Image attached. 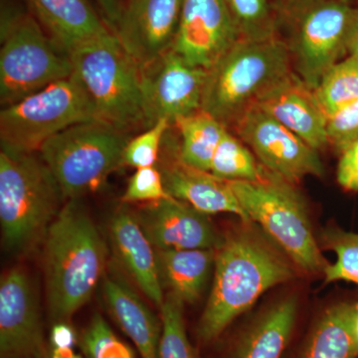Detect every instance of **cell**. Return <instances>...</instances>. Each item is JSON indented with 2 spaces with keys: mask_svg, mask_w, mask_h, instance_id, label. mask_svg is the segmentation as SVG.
<instances>
[{
  "mask_svg": "<svg viewBox=\"0 0 358 358\" xmlns=\"http://www.w3.org/2000/svg\"><path fill=\"white\" fill-rule=\"evenodd\" d=\"M70 55L29 14L4 13L1 18L0 102H20L49 85L72 76Z\"/></svg>",
  "mask_w": 358,
  "mask_h": 358,
  "instance_id": "9c48e42d",
  "label": "cell"
},
{
  "mask_svg": "<svg viewBox=\"0 0 358 358\" xmlns=\"http://www.w3.org/2000/svg\"><path fill=\"white\" fill-rule=\"evenodd\" d=\"M257 106L317 152L329 147V117L320 108L313 90L296 73L271 90Z\"/></svg>",
  "mask_w": 358,
  "mask_h": 358,
  "instance_id": "e0dca14e",
  "label": "cell"
},
{
  "mask_svg": "<svg viewBox=\"0 0 358 358\" xmlns=\"http://www.w3.org/2000/svg\"><path fill=\"white\" fill-rule=\"evenodd\" d=\"M171 126L167 120H159L154 126L129 140L122 155L124 166L136 169L157 166L162 141Z\"/></svg>",
  "mask_w": 358,
  "mask_h": 358,
  "instance_id": "1f68e13d",
  "label": "cell"
},
{
  "mask_svg": "<svg viewBox=\"0 0 358 358\" xmlns=\"http://www.w3.org/2000/svg\"><path fill=\"white\" fill-rule=\"evenodd\" d=\"M182 303L173 294L167 293L160 307L162 336L160 358H200L186 334Z\"/></svg>",
  "mask_w": 358,
  "mask_h": 358,
  "instance_id": "f1b7e54d",
  "label": "cell"
},
{
  "mask_svg": "<svg viewBox=\"0 0 358 358\" xmlns=\"http://www.w3.org/2000/svg\"><path fill=\"white\" fill-rule=\"evenodd\" d=\"M73 74L93 103L98 121L128 133L150 128L143 71L112 30L69 52Z\"/></svg>",
  "mask_w": 358,
  "mask_h": 358,
  "instance_id": "5b68a950",
  "label": "cell"
},
{
  "mask_svg": "<svg viewBox=\"0 0 358 358\" xmlns=\"http://www.w3.org/2000/svg\"><path fill=\"white\" fill-rule=\"evenodd\" d=\"M229 183L250 221L258 223L296 267L310 275L324 273L329 262L315 241L307 206L294 185L268 171L260 181Z\"/></svg>",
  "mask_w": 358,
  "mask_h": 358,
  "instance_id": "52a82bcc",
  "label": "cell"
},
{
  "mask_svg": "<svg viewBox=\"0 0 358 358\" xmlns=\"http://www.w3.org/2000/svg\"><path fill=\"white\" fill-rule=\"evenodd\" d=\"M171 197L164 188V179L157 166L136 169L129 179L122 200L126 203H152Z\"/></svg>",
  "mask_w": 358,
  "mask_h": 358,
  "instance_id": "d6a6232c",
  "label": "cell"
},
{
  "mask_svg": "<svg viewBox=\"0 0 358 358\" xmlns=\"http://www.w3.org/2000/svg\"><path fill=\"white\" fill-rule=\"evenodd\" d=\"M127 133L100 121L82 122L46 141L39 155L57 179L66 201L100 189L124 166Z\"/></svg>",
  "mask_w": 358,
  "mask_h": 358,
  "instance_id": "ba28073f",
  "label": "cell"
},
{
  "mask_svg": "<svg viewBox=\"0 0 358 358\" xmlns=\"http://www.w3.org/2000/svg\"><path fill=\"white\" fill-rule=\"evenodd\" d=\"M240 38L260 41L279 36L277 11L270 0H224Z\"/></svg>",
  "mask_w": 358,
  "mask_h": 358,
  "instance_id": "83f0119b",
  "label": "cell"
},
{
  "mask_svg": "<svg viewBox=\"0 0 358 358\" xmlns=\"http://www.w3.org/2000/svg\"><path fill=\"white\" fill-rule=\"evenodd\" d=\"M350 326H352L353 336H355V341H357L358 346V303H352V315H350Z\"/></svg>",
  "mask_w": 358,
  "mask_h": 358,
  "instance_id": "f35d334b",
  "label": "cell"
},
{
  "mask_svg": "<svg viewBox=\"0 0 358 358\" xmlns=\"http://www.w3.org/2000/svg\"><path fill=\"white\" fill-rule=\"evenodd\" d=\"M65 197L57 179L35 154L0 152V224L3 246L23 255L44 242Z\"/></svg>",
  "mask_w": 358,
  "mask_h": 358,
  "instance_id": "277c9868",
  "label": "cell"
},
{
  "mask_svg": "<svg viewBox=\"0 0 358 358\" xmlns=\"http://www.w3.org/2000/svg\"><path fill=\"white\" fill-rule=\"evenodd\" d=\"M174 127L180 136L178 155L181 162L210 173L212 159L228 129L203 110L179 119Z\"/></svg>",
  "mask_w": 358,
  "mask_h": 358,
  "instance_id": "d4e9b609",
  "label": "cell"
},
{
  "mask_svg": "<svg viewBox=\"0 0 358 358\" xmlns=\"http://www.w3.org/2000/svg\"><path fill=\"white\" fill-rule=\"evenodd\" d=\"M352 303L327 308L315 322L299 358H357L358 346L350 326Z\"/></svg>",
  "mask_w": 358,
  "mask_h": 358,
  "instance_id": "cb8c5ba5",
  "label": "cell"
},
{
  "mask_svg": "<svg viewBox=\"0 0 358 358\" xmlns=\"http://www.w3.org/2000/svg\"><path fill=\"white\" fill-rule=\"evenodd\" d=\"M240 39L224 0H183L173 50L188 64L209 70Z\"/></svg>",
  "mask_w": 358,
  "mask_h": 358,
  "instance_id": "9a60e30c",
  "label": "cell"
},
{
  "mask_svg": "<svg viewBox=\"0 0 358 358\" xmlns=\"http://www.w3.org/2000/svg\"><path fill=\"white\" fill-rule=\"evenodd\" d=\"M278 35L288 46L294 72L315 90L345 55L352 0H275Z\"/></svg>",
  "mask_w": 358,
  "mask_h": 358,
  "instance_id": "8992f818",
  "label": "cell"
},
{
  "mask_svg": "<svg viewBox=\"0 0 358 358\" xmlns=\"http://www.w3.org/2000/svg\"><path fill=\"white\" fill-rule=\"evenodd\" d=\"M322 241L336 256V262L329 264L322 273L327 284L338 281L358 284V233L329 227L322 233Z\"/></svg>",
  "mask_w": 358,
  "mask_h": 358,
  "instance_id": "f546056e",
  "label": "cell"
},
{
  "mask_svg": "<svg viewBox=\"0 0 358 358\" xmlns=\"http://www.w3.org/2000/svg\"><path fill=\"white\" fill-rule=\"evenodd\" d=\"M183 0H128L112 31L140 66L147 69L173 49Z\"/></svg>",
  "mask_w": 358,
  "mask_h": 358,
  "instance_id": "4fadbf2b",
  "label": "cell"
},
{
  "mask_svg": "<svg viewBox=\"0 0 358 358\" xmlns=\"http://www.w3.org/2000/svg\"><path fill=\"white\" fill-rule=\"evenodd\" d=\"M40 358H82L75 352V346H59L47 341L46 348Z\"/></svg>",
  "mask_w": 358,
  "mask_h": 358,
  "instance_id": "74e56055",
  "label": "cell"
},
{
  "mask_svg": "<svg viewBox=\"0 0 358 358\" xmlns=\"http://www.w3.org/2000/svg\"><path fill=\"white\" fill-rule=\"evenodd\" d=\"M103 298L117 324L131 339L141 358H160L162 322L120 275L103 278Z\"/></svg>",
  "mask_w": 358,
  "mask_h": 358,
  "instance_id": "ffe728a7",
  "label": "cell"
},
{
  "mask_svg": "<svg viewBox=\"0 0 358 358\" xmlns=\"http://www.w3.org/2000/svg\"><path fill=\"white\" fill-rule=\"evenodd\" d=\"M166 192L173 199L194 207L207 215L232 213L243 222L250 221L229 181L223 180L209 171L187 166L178 157L167 160L159 167Z\"/></svg>",
  "mask_w": 358,
  "mask_h": 358,
  "instance_id": "d6986e66",
  "label": "cell"
},
{
  "mask_svg": "<svg viewBox=\"0 0 358 358\" xmlns=\"http://www.w3.org/2000/svg\"><path fill=\"white\" fill-rule=\"evenodd\" d=\"M327 136L339 155L358 140V99L329 117Z\"/></svg>",
  "mask_w": 358,
  "mask_h": 358,
  "instance_id": "836d02e7",
  "label": "cell"
},
{
  "mask_svg": "<svg viewBox=\"0 0 358 358\" xmlns=\"http://www.w3.org/2000/svg\"><path fill=\"white\" fill-rule=\"evenodd\" d=\"M96 1L102 9L105 22L112 30L119 20L120 13H121V1L120 0H96Z\"/></svg>",
  "mask_w": 358,
  "mask_h": 358,
  "instance_id": "8d00e7d4",
  "label": "cell"
},
{
  "mask_svg": "<svg viewBox=\"0 0 358 358\" xmlns=\"http://www.w3.org/2000/svg\"><path fill=\"white\" fill-rule=\"evenodd\" d=\"M46 345L31 280L13 268L0 281V358H40Z\"/></svg>",
  "mask_w": 358,
  "mask_h": 358,
  "instance_id": "5bb4252c",
  "label": "cell"
},
{
  "mask_svg": "<svg viewBox=\"0 0 358 358\" xmlns=\"http://www.w3.org/2000/svg\"><path fill=\"white\" fill-rule=\"evenodd\" d=\"M208 70L195 67L171 49L143 70V92L150 127L166 119L171 124L202 110Z\"/></svg>",
  "mask_w": 358,
  "mask_h": 358,
  "instance_id": "7c38bea8",
  "label": "cell"
},
{
  "mask_svg": "<svg viewBox=\"0 0 358 358\" xmlns=\"http://www.w3.org/2000/svg\"><path fill=\"white\" fill-rule=\"evenodd\" d=\"M107 246L80 199L67 200L44 239L47 301L53 324L88 303L107 265Z\"/></svg>",
  "mask_w": 358,
  "mask_h": 358,
  "instance_id": "7a4b0ae2",
  "label": "cell"
},
{
  "mask_svg": "<svg viewBox=\"0 0 358 358\" xmlns=\"http://www.w3.org/2000/svg\"><path fill=\"white\" fill-rule=\"evenodd\" d=\"M296 315L294 296L275 303L241 334L230 358H282L293 336Z\"/></svg>",
  "mask_w": 358,
  "mask_h": 358,
  "instance_id": "7402d4cb",
  "label": "cell"
},
{
  "mask_svg": "<svg viewBox=\"0 0 358 358\" xmlns=\"http://www.w3.org/2000/svg\"><path fill=\"white\" fill-rule=\"evenodd\" d=\"M134 216L157 250H216L223 241L207 214L173 197L147 203Z\"/></svg>",
  "mask_w": 358,
  "mask_h": 358,
  "instance_id": "2e32d148",
  "label": "cell"
},
{
  "mask_svg": "<svg viewBox=\"0 0 358 358\" xmlns=\"http://www.w3.org/2000/svg\"><path fill=\"white\" fill-rule=\"evenodd\" d=\"M78 343L87 358H136L131 346L113 331L100 313H95L78 336Z\"/></svg>",
  "mask_w": 358,
  "mask_h": 358,
  "instance_id": "4dcf8cb0",
  "label": "cell"
},
{
  "mask_svg": "<svg viewBox=\"0 0 358 358\" xmlns=\"http://www.w3.org/2000/svg\"><path fill=\"white\" fill-rule=\"evenodd\" d=\"M215 252L212 249L157 250L164 289L183 303L199 301L214 270Z\"/></svg>",
  "mask_w": 358,
  "mask_h": 358,
  "instance_id": "603a6c76",
  "label": "cell"
},
{
  "mask_svg": "<svg viewBox=\"0 0 358 358\" xmlns=\"http://www.w3.org/2000/svg\"><path fill=\"white\" fill-rule=\"evenodd\" d=\"M110 245L117 263L150 301L160 308L164 294L157 265V250L138 219L126 208L114 212L109 222Z\"/></svg>",
  "mask_w": 358,
  "mask_h": 358,
  "instance_id": "ac0fdd59",
  "label": "cell"
},
{
  "mask_svg": "<svg viewBox=\"0 0 358 358\" xmlns=\"http://www.w3.org/2000/svg\"><path fill=\"white\" fill-rule=\"evenodd\" d=\"M327 117L358 99V58L348 55L327 71L313 90Z\"/></svg>",
  "mask_w": 358,
  "mask_h": 358,
  "instance_id": "4316f807",
  "label": "cell"
},
{
  "mask_svg": "<svg viewBox=\"0 0 358 358\" xmlns=\"http://www.w3.org/2000/svg\"><path fill=\"white\" fill-rule=\"evenodd\" d=\"M37 20L68 54L110 31L89 0H29Z\"/></svg>",
  "mask_w": 358,
  "mask_h": 358,
  "instance_id": "44dd1931",
  "label": "cell"
},
{
  "mask_svg": "<svg viewBox=\"0 0 358 358\" xmlns=\"http://www.w3.org/2000/svg\"><path fill=\"white\" fill-rule=\"evenodd\" d=\"M230 131L252 150L264 169L291 185L307 176L324 174L319 152L258 106L250 109Z\"/></svg>",
  "mask_w": 358,
  "mask_h": 358,
  "instance_id": "8fae6325",
  "label": "cell"
},
{
  "mask_svg": "<svg viewBox=\"0 0 358 358\" xmlns=\"http://www.w3.org/2000/svg\"><path fill=\"white\" fill-rule=\"evenodd\" d=\"M98 121L93 103L74 74L4 107L0 113L1 148L35 154L64 129Z\"/></svg>",
  "mask_w": 358,
  "mask_h": 358,
  "instance_id": "30bf717a",
  "label": "cell"
},
{
  "mask_svg": "<svg viewBox=\"0 0 358 358\" xmlns=\"http://www.w3.org/2000/svg\"><path fill=\"white\" fill-rule=\"evenodd\" d=\"M345 50L348 55L358 58V6L353 7L345 33Z\"/></svg>",
  "mask_w": 358,
  "mask_h": 358,
  "instance_id": "d590c367",
  "label": "cell"
},
{
  "mask_svg": "<svg viewBox=\"0 0 358 358\" xmlns=\"http://www.w3.org/2000/svg\"><path fill=\"white\" fill-rule=\"evenodd\" d=\"M288 259L248 228L223 237L215 252L210 296L197 326L200 343H213L264 293L294 279Z\"/></svg>",
  "mask_w": 358,
  "mask_h": 358,
  "instance_id": "6da1fadb",
  "label": "cell"
},
{
  "mask_svg": "<svg viewBox=\"0 0 358 358\" xmlns=\"http://www.w3.org/2000/svg\"><path fill=\"white\" fill-rule=\"evenodd\" d=\"M210 173L226 181L255 182L262 180L267 171L243 141L227 129L212 159Z\"/></svg>",
  "mask_w": 358,
  "mask_h": 358,
  "instance_id": "484cf974",
  "label": "cell"
},
{
  "mask_svg": "<svg viewBox=\"0 0 358 358\" xmlns=\"http://www.w3.org/2000/svg\"><path fill=\"white\" fill-rule=\"evenodd\" d=\"M336 179L348 192H358V140L341 155Z\"/></svg>",
  "mask_w": 358,
  "mask_h": 358,
  "instance_id": "e575fe53",
  "label": "cell"
},
{
  "mask_svg": "<svg viewBox=\"0 0 358 358\" xmlns=\"http://www.w3.org/2000/svg\"><path fill=\"white\" fill-rule=\"evenodd\" d=\"M292 73L291 55L281 37L238 40L208 70L202 110L231 131Z\"/></svg>",
  "mask_w": 358,
  "mask_h": 358,
  "instance_id": "3957f363",
  "label": "cell"
}]
</instances>
